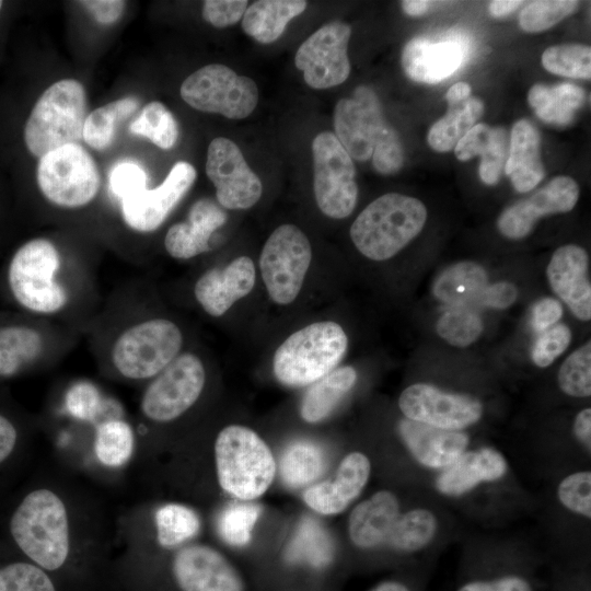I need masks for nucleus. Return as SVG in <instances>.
<instances>
[{"label":"nucleus","instance_id":"1","mask_svg":"<svg viewBox=\"0 0 591 591\" xmlns=\"http://www.w3.org/2000/svg\"><path fill=\"white\" fill-rule=\"evenodd\" d=\"M335 136L352 160L372 158L382 175L397 173L404 164V148L396 129L385 118L375 92L358 86L351 99L339 100L334 108Z\"/></svg>","mask_w":591,"mask_h":591},{"label":"nucleus","instance_id":"2","mask_svg":"<svg viewBox=\"0 0 591 591\" xmlns=\"http://www.w3.org/2000/svg\"><path fill=\"white\" fill-rule=\"evenodd\" d=\"M10 532L25 556L46 571L61 568L69 557L67 509L49 489H36L24 497L11 517Z\"/></svg>","mask_w":591,"mask_h":591},{"label":"nucleus","instance_id":"3","mask_svg":"<svg viewBox=\"0 0 591 591\" xmlns=\"http://www.w3.org/2000/svg\"><path fill=\"white\" fill-rule=\"evenodd\" d=\"M427 220L417 198L389 193L370 202L356 218L350 237L356 248L372 260L393 257L414 240Z\"/></svg>","mask_w":591,"mask_h":591},{"label":"nucleus","instance_id":"4","mask_svg":"<svg viewBox=\"0 0 591 591\" xmlns=\"http://www.w3.org/2000/svg\"><path fill=\"white\" fill-rule=\"evenodd\" d=\"M347 347V335L336 322L309 324L288 336L276 349L274 374L287 386L310 385L336 369Z\"/></svg>","mask_w":591,"mask_h":591},{"label":"nucleus","instance_id":"5","mask_svg":"<svg viewBox=\"0 0 591 591\" xmlns=\"http://www.w3.org/2000/svg\"><path fill=\"white\" fill-rule=\"evenodd\" d=\"M88 116L83 85L73 79L55 82L38 97L24 128V141L36 158L66 144H80Z\"/></svg>","mask_w":591,"mask_h":591},{"label":"nucleus","instance_id":"6","mask_svg":"<svg viewBox=\"0 0 591 591\" xmlns=\"http://www.w3.org/2000/svg\"><path fill=\"white\" fill-rule=\"evenodd\" d=\"M217 476L223 490L242 500L262 496L276 474L275 457L266 442L252 429L230 425L215 443Z\"/></svg>","mask_w":591,"mask_h":591},{"label":"nucleus","instance_id":"7","mask_svg":"<svg viewBox=\"0 0 591 591\" xmlns=\"http://www.w3.org/2000/svg\"><path fill=\"white\" fill-rule=\"evenodd\" d=\"M60 255L47 239L23 244L9 266V286L14 299L26 310L54 314L68 303V292L58 281Z\"/></svg>","mask_w":591,"mask_h":591},{"label":"nucleus","instance_id":"8","mask_svg":"<svg viewBox=\"0 0 591 591\" xmlns=\"http://www.w3.org/2000/svg\"><path fill=\"white\" fill-rule=\"evenodd\" d=\"M183 346L181 328L166 318L134 324L113 344L111 359L117 372L128 380L158 375L178 355Z\"/></svg>","mask_w":591,"mask_h":591},{"label":"nucleus","instance_id":"9","mask_svg":"<svg viewBox=\"0 0 591 591\" xmlns=\"http://www.w3.org/2000/svg\"><path fill=\"white\" fill-rule=\"evenodd\" d=\"M37 184L51 204L80 208L91 202L101 184L97 166L80 144H66L38 159Z\"/></svg>","mask_w":591,"mask_h":591},{"label":"nucleus","instance_id":"10","mask_svg":"<svg viewBox=\"0 0 591 591\" xmlns=\"http://www.w3.org/2000/svg\"><path fill=\"white\" fill-rule=\"evenodd\" d=\"M182 99L193 108L242 119L255 109L259 92L254 80L221 63L204 66L182 83Z\"/></svg>","mask_w":591,"mask_h":591},{"label":"nucleus","instance_id":"11","mask_svg":"<svg viewBox=\"0 0 591 591\" xmlns=\"http://www.w3.org/2000/svg\"><path fill=\"white\" fill-rule=\"evenodd\" d=\"M312 260V247L305 233L285 223L265 242L259 268L269 298L277 304L292 303L301 291Z\"/></svg>","mask_w":591,"mask_h":591},{"label":"nucleus","instance_id":"12","mask_svg":"<svg viewBox=\"0 0 591 591\" xmlns=\"http://www.w3.org/2000/svg\"><path fill=\"white\" fill-rule=\"evenodd\" d=\"M313 192L318 209L333 219L351 215L358 200L352 159L329 131L312 141Z\"/></svg>","mask_w":591,"mask_h":591},{"label":"nucleus","instance_id":"13","mask_svg":"<svg viewBox=\"0 0 591 591\" xmlns=\"http://www.w3.org/2000/svg\"><path fill=\"white\" fill-rule=\"evenodd\" d=\"M206 383L202 361L192 352L179 354L144 390L141 413L154 422H169L187 412Z\"/></svg>","mask_w":591,"mask_h":591},{"label":"nucleus","instance_id":"14","mask_svg":"<svg viewBox=\"0 0 591 591\" xmlns=\"http://www.w3.org/2000/svg\"><path fill=\"white\" fill-rule=\"evenodd\" d=\"M351 27L341 21L324 24L311 34L294 56L305 83L316 90L341 84L350 73L348 44Z\"/></svg>","mask_w":591,"mask_h":591},{"label":"nucleus","instance_id":"15","mask_svg":"<svg viewBox=\"0 0 591 591\" xmlns=\"http://www.w3.org/2000/svg\"><path fill=\"white\" fill-rule=\"evenodd\" d=\"M206 174L222 208L243 210L262 197L263 184L250 169L240 148L224 137L215 138L207 150Z\"/></svg>","mask_w":591,"mask_h":591},{"label":"nucleus","instance_id":"16","mask_svg":"<svg viewBox=\"0 0 591 591\" xmlns=\"http://www.w3.org/2000/svg\"><path fill=\"white\" fill-rule=\"evenodd\" d=\"M398 406L407 419L449 430L476 422L483 413L476 398L445 393L424 383L406 387L398 398Z\"/></svg>","mask_w":591,"mask_h":591},{"label":"nucleus","instance_id":"17","mask_svg":"<svg viewBox=\"0 0 591 591\" xmlns=\"http://www.w3.org/2000/svg\"><path fill=\"white\" fill-rule=\"evenodd\" d=\"M195 179V167L179 161L158 187L152 189L146 187L125 196L120 200L126 224L142 233L157 230L190 189Z\"/></svg>","mask_w":591,"mask_h":591},{"label":"nucleus","instance_id":"18","mask_svg":"<svg viewBox=\"0 0 591 591\" xmlns=\"http://www.w3.org/2000/svg\"><path fill=\"white\" fill-rule=\"evenodd\" d=\"M172 572L181 591H244L243 579L233 565L207 545L181 548L172 560Z\"/></svg>","mask_w":591,"mask_h":591},{"label":"nucleus","instance_id":"19","mask_svg":"<svg viewBox=\"0 0 591 591\" xmlns=\"http://www.w3.org/2000/svg\"><path fill=\"white\" fill-rule=\"evenodd\" d=\"M579 186L569 176H557L526 199L508 207L498 218L500 233L509 239L528 235L544 216L568 212L577 204Z\"/></svg>","mask_w":591,"mask_h":591},{"label":"nucleus","instance_id":"20","mask_svg":"<svg viewBox=\"0 0 591 591\" xmlns=\"http://www.w3.org/2000/svg\"><path fill=\"white\" fill-rule=\"evenodd\" d=\"M256 270L248 256H240L222 268H211L195 283L194 294L202 310L213 317L225 314L254 288Z\"/></svg>","mask_w":591,"mask_h":591},{"label":"nucleus","instance_id":"21","mask_svg":"<svg viewBox=\"0 0 591 591\" xmlns=\"http://www.w3.org/2000/svg\"><path fill=\"white\" fill-rule=\"evenodd\" d=\"M467 47L459 37L432 42L415 37L402 50L401 62L415 82L436 84L451 77L463 65Z\"/></svg>","mask_w":591,"mask_h":591},{"label":"nucleus","instance_id":"22","mask_svg":"<svg viewBox=\"0 0 591 591\" xmlns=\"http://www.w3.org/2000/svg\"><path fill=\"white\" fill-rule=\"evenodd\" d=\"M587 252L575 244L557 248L546 269L553 291L569 306L576 317L591 318V286L588 279Z\"/></svg>","mask_w":591,"mask_h":591},{"label":"nucleus","instance_id":"23","mask_svg":"<svg viewBox=\"0 0 591 591\" xmlns=\"http://www.w3.org/2000/svg\"><path fill=\"white\" fill-rule=\"evenodd\" d=\"M369 475L368 457L360 452H351L340 462L335 478L309 487L303 494V500L318 513H339L359 496Z\"/></svg>","mask_w":591,"mask_h":591},{"label":"nucleus","instance_id":"24","mask_svg":"<svg viewBox=\"0 0 591 591\" xmlns=\"http://www.w3.org/2000/svg\"><path fill=\"white\" fill-rule=\"evenodd\" d=\"M227 221V213L213 200L201 198L190 207L185 221L173 224L164 247L176 259H189L209 250L212 234Z\"/></svg>","mask_w":591,"mask_h":591},{"label":"nucleus","instance_id":"25","mask_svg":"<svg viewBox=\"0 0 591 591\" xmlns=\"http://www.w3.org/2000/svg\"><path fill=\"white\" fill-rule=\"evenodd\" d=\"M399 432L417 461L429 467H447L463 453L468 442L464 432L410 419L401 421Z\"/></svg>","mask_w":591,"mask_h":591},{"label":"nucleus","instance_id":"26","mask_svg":"<svg viewBox=\"0 0 591 591\" xmlns=\"http://www.w3.org/2000/svg\"><path fill=\"white\" fill-rule=\"evenodd\" d=\"M508 150L505 172L514 189L519 193L533 189L545 175L537 128L525 118L519 119L511 129Z\"/></svg>","mask_w":591,"mask_h":591},{"label":"nucleus","instance_id":"27","mask_svg":"<svg viewBox=\"0 0 591 591\" xmlns=\"http://www.w3.org/2000/svg\"><path fill=\"white\" fill-rule=\"evenodd\" d=\"M506 471V460L493 449L462 453L439 475L437 488L445 495H461L482 482L500 478Z\"/></svg>","mask_w":591,"mask_h":591},{"label":"nucleus","instance_id":"28","mask_svg":"<svg viewBox=\"0 0 591 591\" xmlns=\"http://www.w3.org/2000/svg\"><path fill=\"white\" fill-rule=\"evenodd\" d=\"M398 515L396 497L387 490L378 491L351 511L348 521L349 536L355 545L363 548L385 543Z\"/></svg>","mask_w":591,"mask_h":591},{"label":"nucleus","instance_id":"29","mask_svg":"<svg viewBox=\"0 0 591 591\" xmlns=\"http://www.w3.org/2000/svg\"><path fill=\"white\" fill-rule=\"evenodd\" d=\"M508 146L506 128L477 123L457 142L454 153L460 161H467L479 155L482 158L479 163L480 179L486 185H495L505 167Z\"/></svg>","mask_w":591,"mask_h":591},{"label":"nucleus","instance_id":"30","mask_svg":"<svg viewBox=\"0 0 591 591\" xmlns=\"http://www.w3.org/2000/svg\"><path fill=\"white\" fill-rule=\"evenodd\" d=\"M303 0H259L246 8L242 28L260 44L277 40L287 24L306 9Z\"/></svg>","mask_w":591,"mask_h":591},{"label":"nucleus","instance_id":"31","mask_svg":"<svg viewBox=\"0 0 591 591\" xmlns=\"http://www.w3.org/2000/svg\"><path fill=\"white\" fill-rule=\"evenodd\" d=\"M584 90L572 83L556 85L534 84L528 93V102L543 121L556 126L572 123L578 111L586 104Z\"/></svg>","mask_w":591,"mask_h":591},{"label":"nucleus","instance_id":"32","mask_svg":"<svg viewBox=\"0 0 591 591\" xmlns=\"http://www.w3.org/2000/svg\"><path fill=\"white\" fill-rule=\"evenodd\" d=\"M356 381V370L352 367H341L312 383L301 403L302 419L310 424L324 420L352 389Z\"/></svg>","mask_w":591,"mask_h":591},{"label":"nucleus","instance_id":"33","mask_svg":"<svg viewBox=\"0 0 591 591\" xmlns=\"http://www.w3.org/2000/svg\"><path fill=\"white\" fill-rule=\"evenodd\" d=\"M486 270L474 262L456 263L444 269L433 285L438 300L451 306L477 302L487 287Z\"/></svg>","mask_w":591,"mask_h":591},{"label":"nucleus","instance_id":"34","mask_svg":"<svg viewBox=\"0 0 591 591\" xmlns=\"http://www.w3.org/2000/svg\"><path fill=\"white\" fill-rule=\"evenodd\" d=\"M484 113V104L477 97H468L449 104L448 113L437 120L428 131L429 147L437 152H448L455 148L465 134L477 124Z\"/></svg>","mask_w":591,"mask_h":591},{"label":"nucleus","instance_id":"35","mask_svg":"<svg viewBox=\"0 0 591 591\" xmlns=\"http://www.w3.org/2000/svg\"><path fill=\"white\" fill-rule=\"evenodd\" d=\"M43 335L22 325L0 327V376H11L36 361L44 351Z\"/></svg>","mask_w":591,"mask_h":591},{"label":"nucleus","instance_id":"36","mask_svg":"<svg viewBox=\"0 0 591 591\" xmlns=\"http://www.w3.org/2000/svg\"><path fill=\"white\" fill-rule=\"evenodd\" d=\"M325 466V453L320 445L309 440H298L282 452L279 473L287 486L299 488L317 479Z\"/></svg>","mask_w":591,"mask_h":591},{"label":"nucleus","instance_id":"37","mask_svg":"<svg viewBox=\"0 0 591 591\" xmlns=\"http://www.w3.org/2000/svg\"><path fill=\"white\" fill-rule=\"evenodd\" d=\"M333 555L334 543L328 531L316 519L303 517L286 548V558L320 567L328 564Z\"/></svg>","mask_w":591,"mask_h":591},{"label":"nucleus","instance_id":"38","mask_svg":"<svg viewBox=\"0 0 591 591\" xmlns=\"http://www.w3.org/2000/svg\"><path fill=\"white\" fill-rule=\"evenodd\" d=\"M139 107V101L126 96L107 103L88 114L83 127V140L93 149L102 151L114 141L118 125Z\"/></svg>","mask_w":591,"mask_h":591},{"label":"nucleus","instance_id":"39","mask_svg":"<svg viewBox=\"0 0 591 591\" xmlns=\"http://www.w3.org/2000/svg\"><path fill=\"white\" fill-rule=\"evenodd\" d=\"M157 538L163 547H174L196 536L200 529L198 514L181 503H166L154 515Z\"/></svg>","mask_w":591,"mask_h":591},{"label":"nucleus","instance_id":"40","mask_svg":"<svg viewBox=\"0 0 591 591\" xmlns=\"http://www.w3.org/2000/svg\"><path fill=\"white\" fill-rule=\"evenodd\" d=\"M436 530L437 520L430 511L414 509L397 517L385 543L399 551H417L430 542Z\"/></svg>","mask_w":591,"mask_h":591},{"label":"nucleus","instance_id":"41","mask_svg":"<svg viewBox=\"0 0 591 591\" xmlns=\"http://www.w3.org/2000/svg\"><path fill=\"white\" fill-rule=\"evenodd\" d=\"M134 445V431L124 420H107L96 430L94 451L99 461L106 466L125 464L132 454Z\"/></svg>","mask_w":591,"mask_h":591},{"label":"nucleus","instance_id":"42","mask_svg":"<svg viewBox=\"0 0 591 591\" xmlns=\"http://www.w3.org/2000/svg\"><path fill=\"white\" fill-rule=\"evenodd\" d=\"M129 131L148 138L157 147L167 150L178 138V125L170 109L160 102L148 103L130 124Z\"/></svg>","mask_w":591,"mask_h":591},{"label":"nucleus","instance_id":"43","mask_svg":"<svg viewBox=\"0 0 591 591\" xmlns=\"http://www.w3.org/2000/svg\"><path fill=\"white\" fill-rule=\"evenodd\" d=\"M548 72L572 79L591 78V49L587 45L565 44L551 46L541 57Z\"/></svg>","mask_w":591,"mask_h":591},{"label":"nucleus","instance_id":"44","mask_svg":"<svg viewBox=\"0 0 591 591\" xmlns=\"http://www.w3.org/2000/svg\"><path fill=\"white\" fill-rule=\"evenodd\" d=\"M483 332V321L478 313L467 305L451 306L437 323V333L450 345L466 347Z\"/></svg>","mask_w":591,"mask_h":591},{"label":"nucleus","instance_id":"45","mask_svg":"<svg viewBox=\"0 0 591 591\" xmlns=\"http://www.w3.org/2000/svg\"><path fill=\"white\" fill-rule=\"evenodd\" d=\"M262 512L258 503H234L219 515L218 532L232 546H244L252 538L253 528Z\"/></svg>","mask_w":591,"mask_h":591},{"label":"nucleus","instance_id":"46","mask_svg":"<svg viewBox=\"0 0 591 591\" xmlns=\"http://www.w3.org/2000/svg\"><path fill=\"white\" fill-rule=\"evenodd\" d=\"M578 5L576 0L532 1L519 15L520 27L526 33L544 32L572 14Z\"/></svg>","mask_w":591,"mask_h":591},{"label":"nucleus","instance_id":"47","mask_svg":"<svg viewBox=\"0 0 591 591\" xmlns=\"http://www.w3.org/2000/svg\"><path fill=\"white\" fill-rule=\"evenodd\" d=\"M558 384L564 393L575 397L591 394V344L575 350L559 368Z\"/></svg>","mask_w":591,"mask_h":591},{"label":"nucleus","instance_id":"48","mask_svg":"<svg viewBox=\"0 0 591 591\" xmlns=\"http://www.w3.org/2000/svg\"><path fill=\"white\" fill-rule=\"evenodd\" d=\"M0 591H56V587L43 568L16 561L0 568Z\"/></svg>","mask_w":591,"mask_h":591},{"label":"nucleus","instance_id":"49","mask_svg":"<svg viewBox=\"0 0 591 591\" xmlns=\"http://www.w3.org/2000/svg\"><path fill=\"white\" fill-rule=\"evenodd\" d=\"M561 503L573 512L591 517V474L577 472L567 476L558 486Z\"/></svg>","mask_w":591,"mask_h":591},{"label":"nucleus","instance_id":"50","mask_svg":"<svg viewBox=\"0 0 591 591\" xmlns=\"http://www.w3.org/2000/svg\"><path fill=\"white\" fill-rule=\"evenodd\" d=\"M571 332L568 326L558 324L545 329L532 348V360L540 367H548L569 346Z\"/></svg>","mask_w":591,"mask_h":591},{"label":"nucleus","instance_id":"51","mask_svg":"<svg viewBox=\"0 0 591 591\" xmlns=\"http://www.w3.org/2000/svg\"><path fill=\"white\" fill-rule=\"evenodd\" d=\"M109 187L120 199L147 187L144 170L134 162H121L114 166L109 175Z\"/></svg>","mask_w":591,"mask_h":591},{"label":"nucleus","instance_id":"52","mask_svg":"<svg viewBox=\"0 0 591 591\" xmlns=\"http://www.w3.org/2000/svg\"><path fill=\"white\" fill-rule=\"evenodd\" d=\"M246 8L245 0H207L202 5V18L215 27L223 28L242 20Z\"/></svg>","mask_w":591,"mask_h":591},{"label":"nucleus","instance_id":"53","mask_svg":"<svg viewBox=\"0 0 591 591\" xmlns=\"http://www.w3.org/2000/svg\"><path fill=\"white\" fill-rule=\"evenodd\" d=\"M97 404L96 391L85 384L73 386L67 397L70 413L79 418H90Z\"/></svg>","mask_w":591,"mask_h":591},{"label":"nucleus","instance_id":"54","mask_svg":"<svg viewBox=\"0 0 591 591\" xmlns=\"http://www.w3.org/2000/svg\"><path fill=\"white\" fill-rule=\"evenodd\" d=\"M79 3L102 25L117 22L126 7V2L120 0H85Z\"/></svg>","mask_w":591,"mask_h":591},{"label":"nucleus","instance_id":"55","mask_svg":"<svg viewBox=\"0 0 591 591\" xmlns=\"http://www.w3.org/2000/svg\"><path fill=\"white\" fill-rule=\"evenodd\" d=\"M517 296V288L512 283L501 281L487 286L476 303L497 309H506L515 301Z\"/></svg>","mask_w":591,"mask_h":591},{"label":"nucleus","instance_id":"56","mask_svg":"<svg viewBox=\"0 0 591 591\" xmlns=\"http://www.w3.org/2000/svg\"><path fill=\"white\" fill-rule=\"evenodd\" d=\"M457 591H532L531 586L520 577H503L489 581H473Z\"/></svg>","mask_w":591,"mask_h":591},{"label":"nucleus","instance_id":"57","mask_svg":"<svg viewBox=\"0 0 591 591\" xmlns=\"http://www.w3.org/2000/svg\"><path fill=\"white\" fill-rule=\"evenodd\" d=\"M561 315V304L555 299L545 298L534 305L532 325L535 331L544 332L554 325Z\"/></svg>","mask_w":591,"mask_h":591},{"label":"nucleus","instance_id":"58","mask_svg":"<svg viewBox=\"0 0 591 591\" xmlns=\"http://www.w3.org/2000/svg\"><path fill=\"white\" fill-rule=\"evenodd\" d=\"M18 439L15 427L12 422L0 415V463L5 461L14 450Z\"/></svg>","mask_w":591,"mask_h":591},{"label":"nucleus","instance_id":"59","mask_svg":"<svg viewBox=\"0 0 591 591\" xmlns=\"http://www.w3.org/2000/svg\"><path fill=\"white\" fill-rule=\"evenodd\" d=\"M573 432L576 437L583 442L588 448L591 445V409L581 410L573 424Z\"/></svg>","mask_w":591,"mask_h":591},{"label":"nucleus","instance_id":"60","mask_svg":"<svg viewBox=\"0 0 591 591\" xmlns=\"http://www.w3.org/2000/svg\"><path fill=\"white\" fill-rule=\"evenodd\" d=\"M440 3L428 0H405L402 2V9L409 16H420Z\"/></svg>","mask_w":591,"mask_h":591},{"label":"nucleus","instance_id":"61","mask_svg":"<svg viewBox=\"0 0 591 591\" xmlns=\"http://www.w3.org/2000/svg\"><path fill=\"white\" fill-rule=\"evenodd\" d=\"M523 3V1L517 0H494L490 1L488 10L494 18H503L515 11Z\"/></svg>","mask_w":591,"mask_h":591},{"label":"nucleus","instance_id":"62","mask_svg":"<svg viewBox=\"0 0 591 591\" xmlns=\"http://www.w3.org/2000/svg\"><path fill=\"white\" fill-rule=\"evenodd\" d=\"M471 92L472 88L468 83L457 82L448 90L445 99L448 104L463 102L470 97Z\"/></svg>","mask_w":591,"mask_h":591},{"label":"nucleus","instance_id":"63","mask_svg":"<svg viewBox=\"0 0 591 591\" xmlns=\"http://www.w3.org/2000/svg\"><path fill=\"white\" fill-rule=\"evenodd\" d=\"M370 591H409L408 588L397 581H384Z\"/></svg>","mask_w":591,"mask_h":591},{"label":"nucleus","instance_id":"64","mask_svg":"<svg viewBox=\"0 0 591 591\" xmlns=\"http://www.w3.org/2000/svg\"><path fill=\"white\" fill-rule=\"evenodd\" d=\"M1 7H2V1H0V9H1Z\"/></svg>","mask_w":591,"mask_h":591}]
</instances>
